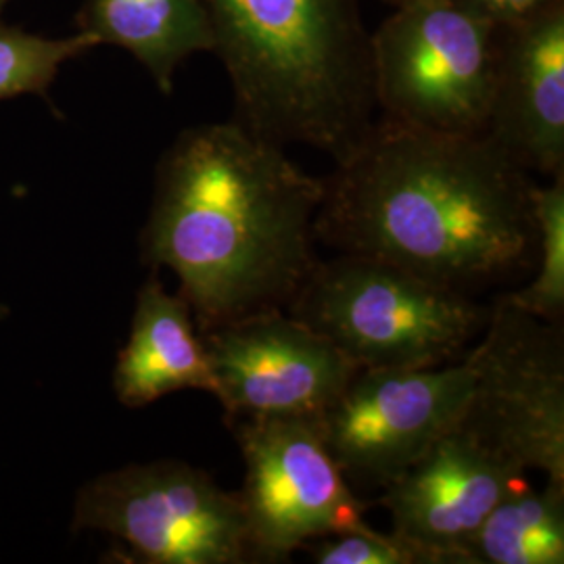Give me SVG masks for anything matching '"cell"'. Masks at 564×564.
<instances>
[{
	"label": "cell",
	"instance_id": "obj_1",
	"mask_svg": "<svg viewBox=\"0 0 564 564\" xmlns=\"http://www.w3.org/2000/svg\"><path fill=\"white\" fill-rule=\"evenodd\" d=\"M531 172L487 134L377 118L324 178L318 241L468 293L535 256Z\"/></svg>",
	"mask_w": 564,
	"mask_h": 564
},
{
	"label": "cell",
	"instance_id": "obj_2",
	"mask_svg": "<svg viewBox=\"0 0 564 564\" xmlns=\"http://www.w3.org/2000/svg\"><path fill=\"white\" fill-rule=\"evenodd\" d=\"M323 197L324 178L239 121L186 128L158 163L144 262L178 276L199 333L282 310L318 262Z\"/></svg>",
	"mask_w": 564,
	"mask_h": 564
},
{
	"label": "cell",
	"instance_id": "obj_3",
	"mask_svg": "<svg viewBox=\"0 0 564 564\" xmlns=\"http://www.w3.org/2000/svg\"><path fill=\"white\" fill-rule=\"evenodd\" d=\"M235 118L343 162L377 121L362 0H203Z\"/></svg>",
	"mask_w": 564,
	"mask_h": 564
},
{
	"label": "cell",
	"instance_id": "obj_4",
	"mask_svg": "<svg viewBox=\"0 0 564 564\" xmlns=\"http://www.w3.org/2000/svg\"><path fill=\"white\" fill-rule=\"evenodd\" d=\"M289 314L360 370H379L454 362L479 337L489 310L393 263L339 253L314 263Z\"/></svg>",
	"mask_w": 564,
	"mask_h": 564
},
{
	"label": "cell",
	"instance_id": "obj_5",
	"mask_svg": "<svg viewBox=\"0 0 564 564\" xmlns=\"http://www.w3.org/2000/svg\"><path fill=\"white\" fill-rule=\"evenodd\" d=\"M505 28L463 0H403L370 32L377 109L384 120L447 134H484Z\"/></svg>",
	"mask_w": 564,
	"mask_h": 564
},
{
	"label": "cell",
	"instance_id": "obj_6",
	"mask_svg": "<svg viewBox=\"0 0 564 564\" xmlns=\"http://www.w3.org/2000/svg\"><path fill=\"white\" fill-rule=\"evenodd\" d=\"M464 354L473 372L460 426L521 470L564 484L563 324L531 316L506 295Z\"/></svg>",
	"mask_w": 564,
	"mask_h": 564
},
{
	"label": "cell",
	"instance_id": "obj_7",
	"mask_svg": "<svg viewBox=\"0 0 564 564\" xmlns=\"http://www.w3.org/2000/svg\"><path fill=\"white\" fill-rule=\"evenodd\" d=\"M76 529L101 531L137 563H258L237 491L181 460L130 464L82 487Z\"/></svg>",
	"mask_w": 564,
	"mask_h": 564
},
{
	"label": "cell",
	"instance_id": "obj_8",
	"mask_svg": "<svg viewBox=\"0 0 564 564\" xmlns=\"http://www.w3.org/2000/svg\"><path fill=\"white\" fill-rule=\"evenodd\" d=\"M245 460L239 494L258 563L364 527V502L324 442L318 416L228 421Z\"/></svg>",
	"mask_w": 564,
	"mask_h": 564
},
{
	"label": "cell",
	"instance_id": "obj_9",
	"mask_svg": "<svg viewBox=\"0 0 564 564\" xmlns=\"http://www.w3.org/2000/svg\"><path fill=\"white\" fill-rule=\"evenodd\" d=\"M473 372L466 360L435 368L360 370L318 416L349 484L395 481L463 421Z\"/></svg>",
	"mask_w": 564,
	"mask_h": 564
},
{
	"label": "cell",
	"instance_id": "obj_10",
	"mask_svg": "<svg viewBox=\"0 0 564 564\" xmlns=\"http://www.w3.org/2000/svg\"><path fill=\"white\" fill-rule=\"evenodd\" d=\"M228 421L321 416L360 368L321 333L265 310L202 333Z\"/></svg>",
	"mask_w": 564,
	"mask_h": 564
},
{
	"label": "cell",
	"instance_id": "obj_11",
	"mask_svg": "<svg viewBox=\"0 0 564 564\" xmlns=\"http://www.w3.org/2000/svg\"><path fill=\"white\" fill-rule=\"evenodd\" d=\"M508 463L458 424L419 463L383 487L391 531L421 550L429 564H466L485 519L523 484Z\"/></svg>",
	"mask_w": 564,
	"mask_h": 564
},
{
	"label": "cell",
	"instance_id": "obj_12",
	"mask_svg": "<svg viewBox=\"0 0 564 564\" xmlns=\"http://www.w3.org/2000/svg\"><path fill=\"white\" fill-rule=\"evenodd\" d=\"M527 172H564V0L506 25L485 132Z\"/></svg>",
	"mask_w": 564,
	"mask_h": 564
},
{
	"label": "cell",
	"instance_id": "obj_13",
	"mask_svg": "<svg viewBox=\"0 0 564 564\" xmlns=\"http://www.w3.org/2000/svg\"><path fill=\"white\" fill-rule=\"evenodd\" d=\"M113 389L126 408H144L184 389L216 393V377L193 312L181 293L163 289L158 274L139 291Z\"/></svg>",
	"mask_w": 564,
	"mask_h": 564
},
{
	"label": "cell",
	"instance_id": "obj_14",
	"mask_svg": "<svg viewBox=\"0 0 564 564\" xmlns=\"http://www.w3.org/2000/svg\"><path fill=\"white\" fill-rule=\"evenodd\" d=\"M76 32L120 46L141 63L163 95H172L182 63L214 53L203 0H84Z\"/></svg>",
	"mask_w": 564,
	"mask_h": 564
},
{
	"label": "cell",
	"instance_id": "obj_15",
	"mask_svg": "<svg viewBox=\"0 0 564 564\" xmlns=\"http://www.w3.org/2000/svg\"><path fill=\"white\" fill-rule=\"evenodd\" d=\"M564 484L514 487L485 519L466 564H563Z\"/></svg>",
	"mask_w": 564,
	"mask_h": 564
},
{
	"label": "cell",
	"instance_id": "obj_16",
	"mask_svg": "<svg viewBox=\"0 0 564 564\" xmlns=\"http://www.w3.org/2000/svg\"><path fill=\"white\" fill-rule=\"evenodd\" d=\"M535 218V258L533 281L508 297L545 323L563 324L564 316V172L552 176L550 184L533 188Z\"/></svg>",
	"mask_w": 564,
	"mask_h": 564
},
{
	"label": "cell",
	"instance_id": "obj_17",
	"mask_svg": "<svg viewBox=\"0 0 564 564\" xmlns=\"http://www.w3.org/2000/svg\"><path fill=\"white\" fill-rule=\"evenodd\" d=\"M99 46L97 39L82 32L48 39L9 25L0 18V101L23 95H46L67 61Z\"/></svg>",
	"mask_w": 564,
	"mask_h": 564
},
{
	"label": "cell",
	"instance_id": "obj_18",
	"mask_svg": "<svg viewBox=\"0 0 564 564\" xmlns=\"http://www.w3.org/2000/svg\"><path fill=\"white\" fill-rule=\"evenodd\" d=\"M307 547L318 564H429L421 550L393 531L381 533L368 524L326 535Z\"/></svg>",
	"mask_w": 564,
	"mask_h": 564
},
{
	"label": "cell",
	"instance_id": "obj_19",
	"mask_svg": "<svg viewBox=\"0 0 564 564\" xmlns=\"http://www.w3.org/2000/svg\"><path fill=\"white\" fill-rule=\"evenodd\" d=\"M470 9L481 13L487 20L498 23V25H512L519 21L527 20L545 7L563 2V0H463Z\"/></svg>",
	"mask_w": 564,
	"mask_h": 564
},
{
	"label": "cell",
	"instance_id": "obj_20",
	"mask_svg": "<svg viewBox=\"0 0 564 564\" xmlns=\"http://www.w3.org/2000/svg\"><path fill=\"white\" fill-rule=\"evenodd\" d=\"M383 2H389L391 7H395V4H400V2H403V0H383Z\"/></svg>",
	"mask_w": 564,
	"mask_h": 564
},
{
	"label": "cell",
	"instance_id": "obj_21",
	"mask_svg": "<svg viewBox=\"0 0 564 564\" xmlns=\"http://www.w3.org/2000/svg\"><path fill=\"white\" fill-rule=\"evenodd\" d=\"M9 0H0V13H2V9H4V4H7Z\"/></svg>",
	"mask_w": 564,
	"mask_h": 564
}]
</instances>
